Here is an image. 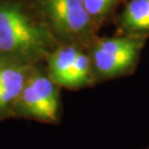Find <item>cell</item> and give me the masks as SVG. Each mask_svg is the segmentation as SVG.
Listing matches in <instances>:
<instances>
[{
	"label": "cell",
	"mask_w": 149,
	"mask_h": 149,
	"mask_svg": "<svg viewBox=\"0 0 149 149\" xmlns=\"http://www.w3.org/2000/svg\"><path fill=\"white\" fill-rule=\"evenodd\" d=\"M33 66L0 59V115L13 112Z\"/></svg>",
	"instance_id": "obj_6"
},
{
	"label": "cell",
	"mask_w": 149,
	"mask_h": 149,
	"mask_svg": "<svg viewBox=\"0 0 149 149\" xmlns=\"http://www.w3.org/2000/svg\"><path fill=\"white\" fill-rule=\"evenodd\" d=\"M45 70L60 87L80 90L96 82L87 47L76 43H59L45 59Z\"/></svg>",
	"instance_id": "obj_4"
},
{
	"label": "cell",
	"mask_w": 149,
	"mask_h": 149,
	"mask_svg": "<svg viewBox=\"0 0 149 149\" xmlns=\"http://www.w3.org/2000/svg\"><path fill=\"white\" fill-rule=\"evenodd\" d=\"M58 44L33 1L0 0V59L33 66Z\"/></svg>",
	"instance_id": "obj_1"
},
{
	"label": "cell",
	"mask_w": 149,
	"mask_h": 149,
	"mask_svg": "<svg viewBox=\"0 0 149 149\" xmlns=\"http://www.w3.org/2000/svg\"><path fill=\"white\" fill-rule=\"evenodd\" d=\"M122 34L146 38L149 34V0H129L117 18Z\"/></svg>",
	"instance_id": "obj_7"
},
{
	"label": "cell",
	"mask_w": 149,
	"mask_h": 149,
	"mask_svg": "<svg viewBox=\"0 0 149 149\" xmlns=\"http://www.w3.org/2000/svg\"><path fill=\"white\" fill-rule=\"evenodd\" d=\"M60 88L51 80L45 68L34 65L13 112L42 122H56L61 108Z\"/></svg>",
	"instance_id": "obj_5"
},
{
	"label": "cell",
	"mask_w": 149,
	"mask_h": 149,
	"mask_svg": "<svg viewBox=\"0 0 149 149\" xmlns=\"http://www.w3.org/2000/svg\"><path fill=\"white\" fill-rule=\"evenodd\" d=\"M122 1L123 0H83L86 10L98 28L116 10Z\"/></svg>",
	"instance_id": "obj_8"
},
{
	"label": "cell",
	"mask_w": 149,
	"mask_h": 149,
	"mask_svg": "<svg viewBox=\"0 0 149 149\" xmlns=\"http://www.w3.org/2000/svg\"><path fill=\"white\" fill-rule=\"evenodd\" d=\"M33 5L59 43L88 47L96 38L98 27L83 0H33Z\"/></svg>",
	"instance_id": "obj_2"
},
{
	"label": "cell",
	"mask_w": 149,
	"mask_h": 149,
	"mask_svg": "<svg viewBox=\"0 0 149 149\" xmlns=\"http://www.w3.org/2000/svg\"><path fill=\"white\" fill-rule=\"evenodd\" d=\"M144 45V37L120 34L95 38L87 50L96 81L129 74L138 63Z\"/></svg>",
	"instance_id": "obj_3"
}]
</instances>
